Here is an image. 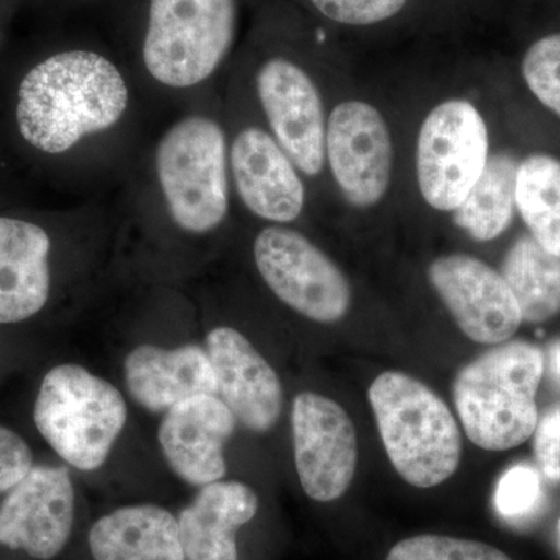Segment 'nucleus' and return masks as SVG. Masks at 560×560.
Instances as JSON below:
<instances>
[{
    "mask_svg": "<svg viewBox=\"0 0 560 560\" xmlns=\"http://www.w3.org/2000/svg\"><path fill=\"white\" fill-rule=\"evenodd\" d=\"M13 121L83 200L109 198L161 120L116 49L83 38L36 61L18 83Z\"/></svg>",
    "mask_w": 560,
    "mask_h": 560,
    "instance_id": "1",
    "label": "nucleus"
},
{
    "mask_svg": "<svg viewBox=\"0 0 560 560\" xmlns=\"http://www.w3.org/2000/svg\"><path fill=\"white\" fill-rule=\"evenodd\" d=\"M110 201L116 235L149 245H201L228 231L238 210L223 86L160 121Z\"/></svg>",
    "mask_w": 560,
    "mask_h": 560,
    "instance_id": "2",
    "label": "nucleus"
},
{
    "mask_svg": "<svg viewBox=\"0 0 560 560\" xmlns=\"http://www.w3.org/2000/svg\"><path fill=\"white\" fill-rule=\"evenodd\" d=\"M242 11L243 0H132L116 50L158 120L223 86Z\"/></svg>",
    "mask_w": 560,
    "mask_h": 560,
    "instance_id": "3",
    "label": "nucleus"
},
{
    "mask_svg": "<svg viewBox=\"0 0 560 560\" xmlns=\"http://www.w3.org/2000/svg\"><path fill=\"white\" fill-rule=\"evenodd\" d=\"M544 371V352L526 341L497 345L466 364L453 381V401L467 438L489 452L511 451L533 438Z\"/></svg>",
    "mask_w": 560,
    "mask_h": 560,
    "instance_id": "4",
    "label": "nucleus"
},
{
    "mask_svg": "<svg viewBox=\"0 0 560 560\" xmlns=\"http://www.w3.org/2000/svg\"><path fill=\"white\" fill-rule=\"evenodd\" d=\"M370 404L390 464L408 485L434 488L458 470V422L425 383L405 372H383L372 382Z\"/></svg>",
    "mask_w": 560,
    "mask_h": 560,
    "instance_id": "5",
    "label": "nucleus"
},
{
    "mask_svg": "<svg viewBox=\"0 0 560 560\" xmlns=\"http://www.w3.org/2000/svg\"><path fill=\"white\" fill-rule=\"evenodd\" d=\"M250 95L232 65L223 83L228 167L237 210L264 224L293 226L307 209L305 178L259 119L249 116Z\"/></svg>",
    "mask_w": 560,
    "mask_h": 560,
    "instance_id": "6",
    "label": "nucleus"
},
{
    "mask_svg": "<svg viewBox=\"0 0 560 560\" xmlns=\"http://www.w3.org/2000/svg\"><path fill=\"white\" fill-rule=\"evenodd\" d=\"M127 404L116 386L79 364L47 372L35 401L36 429L79 470L105 464L127 423Z\"/></svg>",
    "mask_w": 560,
    "mask_h": 560,
    "instance_id": "7",
    "label": "nucleus"
},
{
    "mask_svg": "<svg viewBox=\"0 0 560 560\" xmlns=\"http://www.w3.org/2000/svg\"><path fill=\"white\" fill-rule=\"evenodd\" d=\"M254 103L268 130L305 179L326 168L327 117L311 70L285 51L260 55L248 70Z\"/></svg>",
    "mask_w": 560,
    "mask_h": 560,
    "instance_id": "8",
    "label": "nucleus"
},
{
    "mask_svg": "<svg viewBox=\"0 0 560 560\" xmlns=\"http://www.w3.org/2000/svg\"><path fill=\"white\" fill-rule=\"evenodd\" d=\"M250 253L265 285L291 311L320 324L348 315L352 291L345 272L304 232L264 224Z\"/></svg>",
    "mask_w": 560,
    "mask_h": 560,
    "instance_id": "9",
    "label": "nucleus"
},
{
    "mask_svg": "<svg viewBox=\"0 0 560 560\" xmlns=\"http://www.w3.org/2000/svg\"><path fill=\"white\" fill-rule=\"evenodd\" d=\"M488 160V127L480 110L459 98L441 103L419 131L416 172L423 200L440 212H455Z\"/></svg>",
    "mask_w": 560,
    "mask_h": 560,
    "instance_id": "10",
    "label": "nucleus"
},
{
    "mask_svg": "<svg viewBox=\"0 0 560 560\" xmlns=\"http://www.w3.org/2000/svg\"><path fill=\"white\" fill-rule=\"evenodd\" d=\"M291 427L294 464L308 499H341L359 463V441L348 412L329 397L302 393L293 401Z\"/></svg>",
    "mask_w": 560,
    "mask_h": 560,
    "instance_id": "11",
    "label": "nucleus"
},
{
    "mask_svg": "<svg viewBox=\"0 0 560 560\" xmlns=\"http://www.w3.org/2000/svg\"><path fill=\"white\" fill-rule=\"evenodd\" d=\"M326 162L350 205L366 209L381 202L393 173V140L381 110L360 101L335 106L327 116Z\"/></svg>",
    "mask_w": 560,
    "mask_h": 560,
    "instance_id": "12",
    "label": "nucleus"
},
{
    "mask_svg": "<svg viewBox=\"0 0 560 560\" xmlns=\"http://www.w3.org/2000/svg\"><path fill=\"white\" fill-rule=\"evenodd\" d=\"M429 280L453 319L480 345L510 341L523 318L501 272L467 254H447L431 261Z\"/></svg>",
    "mask_w": 560,
    "mask_h": 560,
    "instance_id": "13",
    "label": "nucleus"
},
{
    "mask_svg": "<svg viewBox=\"0 0 560 560\" xmlns=\"http://www.w3.org/2000/svg\"><path fill=\"white\" fill-rule=\"evenodd\" d=\"M75 492L65 467L33 466L0 504V544L39 560L68 544Z\"/></svg>",
    "mask_w": 560,
    "mask_h": 560,
    "instance_id": "14",
    "label": "nucleus"
},
{
    "mask_svg": "<svg viewBox=\"0 0 560 560\" xmlns=\"http://www.w3.org/2000/svg\"><path fill=\"white\" fill-rule=\"evenodd\" d=\"M217 396L243 427L270 431L282 415V385L253 342L231 326H217L206 338Z\"/></svg>",
    "mask_w": 560,
    "mask_h": 560,
    "instance_id": "15",
    "label": "nucleus"
},
{
    "mask_svg": "<svg viewBox=\"0 0 560 560\" xmlns=\"http://www.w3.org/2000/svg\"><path fill=\"white\" fill-rule=\"evenodd\" d=\"M237 419L219 396L191 397L164 412L160 425L162 455L180 480L210 485L226 475L224 447Z\"/></svg>",
    "mask_w": 560,
    "mask_h": 560,
    "instance_id": "16",
    "label": "nucleus"
},
{
    "mask_svg": "<svg viewBox=\"0 0 560 560\" xmlns=\"http://www.w3.org/2000/svg\"><path fill=\"white\" fill-rule=\"evenodd\" d=\"M55 248L47 224L0 215V324L31 319L49 304Z\"/></svg>",
    "mask_w": 560,
    "mask_h": 560,
    "instance_id": "17",
    "label": "nucleus"
},
{
    "mask_svg": "<svg viewBox=\"0 0 560 560\" xmlns=\"http://www.w3.org/2000/svg\"><path fill=\"white\" fill-rule=\"evenodd\" d=\"M125 382L132 399L151 412L168 411L191 397L217 396L208 350L197 345L139 346L125 360Z\"/></svg>",
    "mask_w": 560,
    "mask_h": 560,
    "instance_id": "18",
    "label": "nucleus"
},
{
    "mask_svg": "<svg viewBox=\"0 0 560 560\" xmlns=\"http://www.w3.org/2000/svg\"><path fill=\"white\" fill-rule=\"evenodd\" d=\"M257 510L256 492L241 481L202 486L178 518L186 560H238L235 534L256 517Z\"/></svg>",
    "mask_w": 560,
    "mask_h": 560,
    "instance_id": "19",
    "label": "nucleus"
},
{
    "mask_svg": "<svg viewBox=\"0 0 560 560\" xmlns=\"http://www.w3.org/2000/svg\"><path fill=\"white\" fill-rule=\"evenodd\" d=\"M95 560H186L178 521L154 504L120 508L92 526Z\"/></svg>",
    "mask_w": 560,
    "mask_h": 560,
    "instance_id": "20",
    "label": "nucleus"
},
{
    "mask_svg": "<svg viewBox=\"0 0 560 560\" xmlns=\"http://www.w3.org/2000/svg\"><path fill=\"white\" fill-rule=\"evenodd\" d=\"M501 276L517 301L522 318L539 324L560 313V257L533 235H522L508 250Z\"/></svg>",
    "mask_w": 560,
    "mask_h": 560,
    "instance_id": "21",
    "label": "nucleus"
},
{
    "mask_svg": "<svg viewBox=\"0 0 560 560\" xmlns=\"http://www.w3.org/2000/svg\"><path fill=\"white\" fill-rule=\"evenodd\" d=\"M521 162L510 153L489 156L485 172L455 210V221L471 238L489 242L500 237L514 219L515 187Z\"/></svg>",
    "mask_w": 560,
    "mask_h": 560,
    "instance_id": "22",
    "label": "nucleus"
},
{
    "mask_svg": "<svg viewBox=\"0 0 560 560\" xmlns=\"http://www.w3.org/2000/svg\"><path fill=\"white\" fill-rule=\"evenodd\" d=\"M515 205L529 234L560 257V161L530 154L518 165Z\"/></svg>",
    "mask_w": 560,
    "mask_h": 560,
    "instance_id": "23",
    "label": "nucleus"
},
{
    "mask_svg": "<svg viewBox=\"0 0 560 560\" xmlns=\"http://www.w3.org/2000/svg\"><path fill=\"white\" fill-rule=\"evenodd\" d=\"M386 560H512L499 548L482 541L456 539V537H410L390 548Z\"/></svg>",
    "mask_w": 560,
    "mask_h": 560,
    "instance_id": "24",
    "label": "nucleus"
},
{
    "mask_svg": "<svg viewBox=\"0 0 560 560\" xmlns=\"http://www.w3.org/2000/svg\"><path fill=\"white\" fill-rule=\"evenodd\" d=\"M522 73L537 101L560 117V33L537 39L526 50Z\"/></svg>",
    "mask_w": 560,
    "mask_h": 560,
    "instance_id": "25",
    "label": "nucleus"
},
{
    "mask_svg": "<svg viewBox=\"0 0 560 560\" xmlns=\"http://www.w3.org/2000/svg\"><path fill=\"white\" fill-rule=\"evenodd\" d=\"M324 20L345 27H374L399 18L411 0H305Z\"/></svg>",
    "mask_w": 560,
    "mask_h": 560,
    "instance_id": "26",
    "label": "nucleus"
},
{
    "mask_svg": "<svg viewBox=\"0 0 560 560\" xmlns=\"http://www.w3.org/2000/svg\"><path fill=\"white\" fill-rule=\"evenodd\" d=\"M540 474L529 466H515L504 471L495 490V504L504 517H521L540 499Z\"/></svg>",
    "mask_w": 560,
    "mask_h": 560,
    "instance_id": "27",
    "label": "nucleus"
},
{
    "mask_svg": "<svg viewBox=\"0 0 560 560\" xmlns=\"http://www.w3.org/2000/svg\"><path fill=\"white\" fill-rule=\"evenodd\" d=\"M533 438L534 456L541 474L548 480L560 482V405L541 416Z\"/></svg>",
    "mask_w": 560,
    "mask_h": 560,
    "instance_id": "28",
    "label": "nucleus"
},
{
    "mask_svg": "<svg viewBox=\"0 0 560 560\" xmlns=\"http://www.w3.org/2000/svg\"><path fill=\"white\" fill-rule=\"evenodd\" d=\"M33 455L20 434L0 427V492H9L31 471Z\"/></svg>",
    "mask_w": 560,
    "mask_h": 560,
    "instance_id": "29",
    "label": "nucleus"
},
{
    "mask_svg": "<svg viewBox=\"0 0 560 560\" xmlns=\"http://www.w3.org/2000/svg\"><path fill=\"white\" fill-rule=\"evenodd\" d=\"M552 370L560 375V341L551 346L550 350Z\"/></svg>",
    "mask_w": 560,
    "mask_h": 560,
    "instance_id": "30",
    "label": "nucleus"
},
{
    "mask_svg": "<svg viewBox=\"0 0 560 560\" xmlns=\"http://www.w3.org/2000/svg\"><path fill=\"white\" fill-rule=\"evenodd\" d=\"M83 2H86V0H83Z\"/></svg>",
    "mask_w": 560,
    "mask_h": 560,
    "instance_id": "31",
    "label": "nucleus"
}]
</instances>
